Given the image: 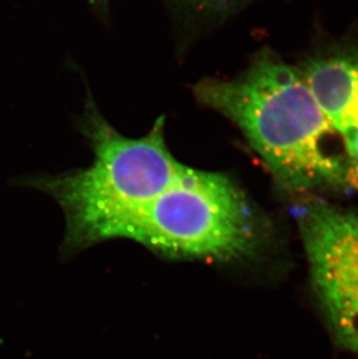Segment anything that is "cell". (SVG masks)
<instances>
[{
	"label": "cell",
	"mask_w": 358,
	"mask_h": 359,
	"mask_svg": "<svg viewBox=\"0 0 358 359\" xmlns=\"http://www.w3.org/2000/svg\"><path fill=\"white\" fill-rule=\"evenodd\" d=\"M193 92L240 129L279 187L345 189V158L327 148L334 130L300 72L281 58L262 53L237 77L204 79Z\"/></svg>",
	"instance_id": "obj_1"
},
{
	"label": "cell",
	"mask_w": 358,
	"mask_h": 359,
	"mask_svg": "<svg viewBox=\"0 0 358 359\" xmlns=\"http://www.w3.org/2000/svg\"><path fill=\"white\" fill-rule=\"evenodd\" d=\"M119 238L170 259L227 263L260 254L269 231L232 177L179 163L143 194Z\"/></svg>",
	"instance_id": "obj_2"
},
{
	"label": "cell",
	"mask_w": 358,
	"mask_h": 359,
	"mask_svg": "<svg viewBox=\"0 0 358 359\" xmlns=\"http://www.w3.org/2000/svg\"><path fill=\"white\" fill-rule=\"evenodd\" d=\"M296 217L319 309L338 346L358 355V213L310 198Z\"/></svg>",
	"instance_id": "obj_3"
},
{
	"label": "cell",
	"mask_w": 358,
	"mask_h": 359,
	"mask_svg": "<svg viewBox=\"0 0 358 359\" xmlns=\"http://www.w3.org/2000/svg\"><path fill=\"white\" fill-rule=\"evenodd\" d=\"M300 74L334 133L345 143L358 135V56L315 58Z\"/></svg>",
	"instance_id": "obj_4"
},
{
	"label": "cell",
	"mask_w": 358,
	"mask_h": 359,
	"mask_svg": "<svg viewBox=\"0 0 358 359\" xmlns=\"http://www.w3.org/2000/svg\"><path fill=\"white\" fill-rule=\"evenodd\" d=\"M345 190L358 191V160L345 157V172H343Z\"/></svg>",
	"instance_id": "obj_5"
},
{
	"label": "cell",
	"mask_w": 358,
	"mask_h": 359,
	"mask_svg": "<svg viewBox=\"0 0 358 359\" xmlns=\"http://www.w3.org/2000/svg\"><path fill=\"white\" fill-rule=\"evenodd\" d=\"M95 3L100 4V5H102V4L105 3V0H95Z\"/></svg>",
	"instance_id": "obj_6"
}]
</instances>
